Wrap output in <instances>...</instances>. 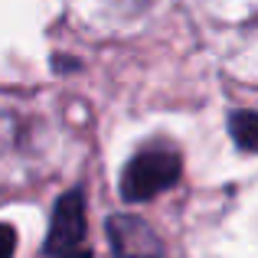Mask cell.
I'll return each instance as SVG.
<instances>
[{"instance_id":"cell-1","label":"cell","mask_w":258,"mask_h":258,"mask_svg":"<svg viewBox=\"0 0 258 258\" xmlns=\"http://www.w3.org/2000/svg\"><path fill=\"white\" fill-rule=\"evenodd\" d=\"M180 173H183L180 154L167 144H151V147H144V151H138L124 164V173H121V196H124L127 203H147L157 193H167L170 186H176Z\"/></svg>"},{"instance_id":"cell-2","label":"cell","mask_w":258,"mask_h":258,"mask_svg":"<svg viewBox=\"0 0 258 258\" xmlns=\"http://www.w3.org/2000/svg\"><path fill=\"white\" fill-rule=\"evenodd\" d=\"M46 255L49 258H92L82 186L66 189L56 200V206H52L49 235H46Z\"/></svg>"},{"instance_id":"cell-3","label":"cell","mask_w":258,"mask_h":258,"mask_svg":"<svg viewBox=\"0 0 258 258\" xmlns=\"http://www.w3.org/2000/svg\"><path fill=\"white\" fill-rule=\"evenodd\" d=\"M108 242L114 258H164V242L141 216L118 213L108 219Z\"/></svg>"},{"instance_id":"cell-4","label":"cell","mask_w":258,"mask_h":258,"mask_svg":"<svg viewBox=\"0 0 258 258\" xmlns=\"http://www.w3.org/2000/svg\"><path fill=\"white\" fill-rule=\"evenodd\" d=\"M229 134H232L235 147L245 154H258V111H232L229 114Z\"/></svg>"},{"instance_id":"cell-5","label":"cell","mask_w":258,"mask_h":258,"mask_svg":"<svg viewBox=\"0 0 258 258\" xmlns=\"http://www.w3.org/2000/svg\"><path fill=\"white\" fill-rule=\"evenodd\" d=\"M118 4H124V7H147V0H118Z\"/></svg>"}]
</instances>
